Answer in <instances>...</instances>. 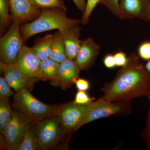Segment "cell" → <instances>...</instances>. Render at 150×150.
Returning <instances> with one entry per match:
<instances>
[{"label": "cell", "mask_w": 150, "mask_h": 150, "mask_svg": "<svg viewBox=\"0 0 150 150\" xmlns=\"http://www.w3.org/2000/svg\"><path fill=\"white\" fill-rule=\"evenodd\" d=\"M99 1V0H87L85 11L81 18L82 24L86 25L88 24L90 16L94 9L98 4Z\"/></svg>", "instance_id": "cell-24"}, {"label": "cell", "mask_w": 150, "mask_h": 150, "mask_svg": "<svg viewBox=\"0 0 150 150\" xmlns=\"http://www.w3.org/2000/svg\"><path fill=\"white\" fill-rule=\"evenodd\" d=\"M103 64L105 67L108 69H112L116 67L114 56L112 54H108L104 57Z\"/></svg>", "instance_id": "cell-31"}, {"label": "cell", "mask_w": 150, "mask_h": 150, "mask_svg": "<svg viewBox=\"0 0 150 150\" xmlns=\"http://www.w3.org/2000/svg\"><path fill=\"white\" fill-rule=\"evenodd\" d=\"M31 124L25 116L14 108L11 119L4 135V149L18 150Z\"/></svg>", "instance_id": "cell-6"}, {"label": "cell", "mask_w": 150, "mask_h": 150, "mask_svg": "<svg viewBox=\"0 0 150 150\" xmlns=\"http://www.w3.org/2000/svg\"><path fill=\"white\" fill-rule=\"evenodd\" d=\"M81 28L76 25L69 29L59 30L66 47L67 58L74 60L80 48Z\"/></svg>", "instance_id": "cell-15"}, {"label": "cell", "mask_w": 150, "mask_h": 150, "mask_svg": "<svg viewBox=\"0 0 150 150\" xmlns=\"http://www.w3.org/2000/svg\"><path fill=\"white\" fill-rule=\"evenodd\" d=\"M60 64L50 58L40 62V69L37 79L38 81H51L59 71Z\"/></svg>", "instance_id": "cell-17"}, {"label": "cell", "mask_w": 150, "mask_h": 150, "mask_svg": "<svg viewBox=\"0 0 150 150\" xmlns=\"http://www.w3.org/2000/svg\"><path fill=\"white\" fill-rule=\"evenodd\" d=\"M66 11L57 9L41 10L39 16L30 22L21 24L20 30L25 43L33 35L53 29H69L81 24V19L71 18L67 16Z\"/></svg>", "instance_id": "cell-2"}, {"label": "cell", "mask_w": 150, "mask_h": 150, "mask_svg": "<svg viewBox=\"0 0 150 150\" xmlns=\"http://www.w3.org/2000/svg\"><path fill=\"white\" fill-rule=\"evenodd\" d=\"M131 101L113 102L101 97L87 106L83 125L110 116H125L132 112Z\"/></svg>", "instance_id": "cell-4"}, {"label": "cell", "mask_w": 150, "mask_h": 150, "mask_svg": "<svg viewBox=\"0 0 150 150\" xmlns=\"http://www.w3.org/2000/svg\"><path fill=\"white\" fill-rule=\"evenodd\" d=\"M143 137L146 145L150 149V102L149 108L148 112L146 126L143 131Z\"/></svg>", "instance_id": "cell-28"}, {"label": "cell", "mask_w": 150, "mask_h": 150, "mask_svg": "<svg viewBox=\"0 0 150 150\" xmlns=\"http://www.w3.org/2000/svg\"><path fill=\"white\" fill-rule=\"evenodd\" d=\"M13 106L35 123L56 114L59 105L45 104L33 96L27 88H23L14 95Z\"/></svg>", "instance_id": "cell-3"}, {"label": "cell", "mask_w": 150, "mask_h": 150, "mask_svg": "<svg viewBox=\"0 0 150 150\" xmlns=\"http://www.w3.org/2000/svg\"><path fill=\"white\" fill-rule=\"evenodd\" d=\"M145 67L146 68V69L148 73L150 75V60L149 61H148L146 64L145 65Z\"/></svg>", "instance_id": "cell-33"}, {"label": "cell", "mask_w": 150, "mask_h": 150, "mask_svg": "<svg viewBox=\"0 0 150 150\" xmlns=\"http://www.w3.org/2000/svg\"><path fill=\"white\" fill-rule=\"evenodd\" d=\"M139 58L136 53L129 56L126 64L118 70L114 79L103 88V97L108 101L122 102L147 96L150 75Z\"/></svg>", "instance_id": "cell-1"}, {"label": "cell", "mask_w": 150, "mask_h": 150, "mask_svg": "<svg viewBox=\"0 0 150 150\" xmlns=\"http://www.w3.org/2000/svg\"><path fill=\"white\" fill-rule=\"evenodd\" d=\"M121 0H99L98 4L106 7L114 16L121 20L125 19L123 12L120 8L119 3Z\"/></svg>", "instance_id": "cell-22"}, {"label": "cell", "mask_w": 150, "mask_h": 150, "mask_svg": "<svg viewBox=\"0 0 150 150\" xmlns=\"http://www.w3.org/2000/svg\"><path fill=\"white\" fill-rule=\"evenodd\" d=\"M94 98L91 97L85 91L78 90L76 94L74 102L82 105H88L94 100Z\"/></svg>", "instance_id": "cell-25"}, {"label": "cell", "mask_w": 150, "mask_h": 150, "mask_svg": "<svg viewBox=\"0 0 150 150\" xmlns=\"http://www.w3.org/2000/svg\"><path fill=\"white\" fill-rule=\"evenodd\" d=\"M76 87L78 90L86 91L90 88L89 82L87 80L79 78L75 83Z\"/></svg>", "instance_id": "cell-30"}, {"label": "cell", "mask_w": 150, "mask_h": 150, "mask_svg": "<svg viewBox=\"0 0 150 150\" xmlns=\"http://www.w3.org/2000/svg\"><path fill=\"white\" fill-rule=\"evenodd\" d=\"M40 60L31 47L24 44L19 52L13 64L18 71L28 78H37Z\"/></svg>", "instance_id": "cell-9"}, {"label": "cell", "mask_w": 150, "mask_h": 150, "mask_svg": "<svg viewBox=\"0 0 150 150\" xmlns=\"http://www.w3.org/2000/svg\"><path fill=\"white\" fill-rule=\"evenodd\" d=\"M30 1L35 7L41 10L44 9H57L67 11L63 0H30Z\"/></svg>", "instance_id": "cell-21"}, {"label": "cell", "mask_w": 150, "mask_h": 150, "mask_svg": "<svg viewBox=\"0 0 150 150\" xmlns=\"http://www.w3.org/2000/svg\"><path fill=\"white\" fill-rule=\"evenodd\" d=\"M17 21L12 22L8 30L0 40L1 61L5 64H13L19 52L24 45Z\"/></svg>", "instance_id": "cell-7"}, {"label": "cell", "mask_w": 150, "mask_h": 150, "mask_svg": "<svg viewBox=\"0 0 150 150\" xmlns=\"http://www.w3.org/2000/svg\"><path fill=\"white\" fill-rule=\"evenodd\" d=\"M81 69L74 60L67 58L60 64L56 76L50 81L52 85L67 89L71 87L79 78Z\"/></svg>", "instance_id": "cell-10"}, {"label": "cell", "mask_w": 150, "mask_h": 150, "mask_svg": "<svg viewBox=\"0 0 150 150\" xmlns=\"http://www.w3.org/2000/svg\"><path fill=\"white\" fill-rule=\"evenodd\" d=\"M87 106L74 101L59 105L56 114L61 126L68 134L74 133L83 126Z\"/></svg>", "instance_id": "cell-8"}, {"label": "cell", "mask_w": 150, "mask_h": 150, "mask_svg": "<svg viewBox=\"0 0 150 150\" xmlns=\"http://www.w3.org/2000/svg\"><path fill=\"white\" fill-rule=\"evenodd\" d=\"M12 110L8 98H0V133L3 135L11 119Z\"/></svg>", "instance_id": "cell-19"}, {"label": "cell", "mask_w": 150, "mask_h": 150, "mask_svg": "<svg viewBox=\"0 0 150 150\" xmlns=\"http://www.w3.org/2000/svg\"></svg>", "instance_id": "cell-35"}, {"label": "cell", "mask_w": 150, "mask_h": 150, "mask_svg": "<svg viewBox=\"0 0 150 150\" xmlns=\"http://www.w3.org/2000/svg\"><path fill=\"white\" fill-rule=\"evenodd\" d=\"M11 21L21 24L31 22L37 18L41 10L35 7L30 0H9Z\"/></svg>", "instance_id": "cell-11"}, {"label": "cell", "mask_w": 150, "mask_h": 150, "mask_svg": "<svg viewBox=\"0 0 150 150\" xmlns=\"http://www.w3.org/2000/svg\"><path fill=\"white\" fill-rule=\"evenodd\" d=\"M138 55L145 61L150 60V41L143 42L138 48Z\"/></svg>", "instance_id": "cell-26"}, {"label": "cell", "mask_w": 150, "mask_h": 150, "mask_svg": "<svg viewBox=\"0 0 150 150\" xmlns=\"http://www.w3.org/2000/svg\"><path fill=\"white\" fill-rule=\"evenodd\" d=\"M54 39V34H47L44 37L38 38L32 48L40 61L50 57Z\"/></svg>", "instance_id": "cell-16"}, {"label": "cell", "mask_w": 150, "mask_h": 150, "mask_svg": "<svg viewBox=\"0 0 150 150\" xmlns=\"http://www.w3.org/2000/svg\"><path fill=\"white\" fill-rule=\"evenodd\" d=\"M4 78H0V98L9 97L15 94Z\"/></svg>", "instance_id": "cell-27"}, {"label": "cell", "mask_w": 150, "mask_h": 150, "mask_svg": "<svg viewBox=\"0 0 150 150\" xmlns=\"http://www.w3.org/2000/svg\"><path fill=\"white\" fill-rule=\"evenodd\" d=\"M119 6L126 19L150 21V0H121Z\"/></svg>", "instance_id": "cell-14"}, {"label": "cell", "mask_w": 150, "mask_h": 150, "mask_svg": "<svg viewBox=\"0 0 150 150\" xmlns=\"http://www.w3.org/2000/svg\"><path fill=\"white\" fill-rule=\"evenodd\" d=\"M3 72L8 83L16 92L23 88L31 91L38 81L37 78H28L25 76L13 64L4 63Z\"/></svg>", "instance_id": "cell-13"}, {"label": "cell", "mask_w": 150, "mask_h": 150, "mask_svg": "<svg viewBox=\"0 0 150 150\" xmlns=\"http://www.w3.org/2000/svg\"><path fill=\"white\" fill-rule=\"evenodd\" d=\"M73 1L76 7L78 10H79L82 14H83L84 13L86 6V0H72Z\"/></svg>", "instance_id": "cell-32"}, {"label": "cell", "mask_w": 150, "mask_h": 150, "mask_svg": "<svg viewBox=\"0 0 150 150\" xmlns=\"http://www.w3.org/2000/svg\"><path fill=\"white\" fill-rule=\"evenodd\" d=\"M38 150L37 137L34 123H31L18 150Z\"/></svg>", "instance_id": "cell-20"}, {"label": "cell", "mask_w": 150, "mask_h": 150, "mask_svg": "<svg viewBox=\"0 0 150 150\" xmlns=\"http://www.w3.org/2000/svg\"><path fill=\"white\" fill-rule=\"evenodd\" d=\"M10 10L9 0H0V17L1 21L7 28H9L12 21L11 15L9 13Z\"/></svg>", "instance_id": "cell-23"}, {"label": "cell", "mask_w": 150, "mask_h": 150, "mask_svg": "<svg viewBox=\"0 0 150 150\" xmlns=\"http://www.w3.org/2000/svg\"><path fill=\"white\" fill-rule=\"evenodd\" d=\"M100 51L99 45L95 42L93 38L89 37L82 40L74 61L81 70L87 71L94 64Z\"/></svg>", "instance_id": "cell-12"}, {"label": "cell", "mask_w": 150, "mask_h": 150, "mask_svg": "<svg viewBox=\"0 0 150 150\" xmlns=\"http://www.w3.org/2000/svg\"><path fill=\"white\" fill-rule=\"evenodd\" d=\"M146 97L148 98V99H149V102H150V86L149 89V92H148L147 96Z\"/></svg>", "instance_id": "cell-34"}, {"label": "cell", "mask_w": 150, "mask_h": 150, "mask_svg": "<svg viewBox=\"0 0 150 150\" xmlns=\"http://www.w3.org/2000/svg\"><path fill=\"white\" fill-rule=\"evenodd\" d=\"M34 124L38 150L52 149L68 133L61 126L56 113Z\"/></svg>", "instance_id": "cell-5"}, {"label": "cell", "mask_w": 150, "mask_h": 150, "mask_svg": "<svg viewBox=\"0 0 150 150\" xmlns=\"http://www.w3.org/2000/svg\"><path fill=\"white\" fill-rule=\"evenodd\" d=\"M113 56L116 66L122 67L126 64L128 61V58L126 57V54L123 51H118Z\"/></svg>", "instance_id": "cell-29"}, {"label": "cell", "mask_w": 150, "mask_h": 150, "mask_svg": "<svg viewBox=\"0 0 150 150\" xmlns=\"http://www.w3.org/2000/svg\"><path fill=\"white\" fill-rule=\"evenodd\" d=\"M67 58L64 43L59 31L54 34V39L49 58L60 63Z\"/></svg>", "instance_id": "cell-18"}]
</instances>
